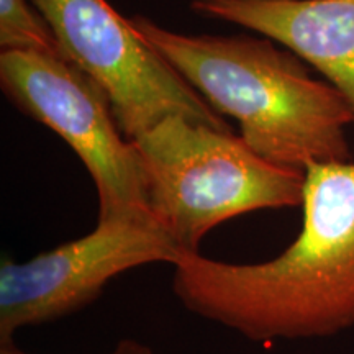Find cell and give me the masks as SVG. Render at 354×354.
<instances>
[{
  "mask_svg": "<svg viewBox=\"0 0 354 354\" xmlns=\"http://www.w3.org/2000/svg\"><path fill=\"white\" fill-rule=\"evenodd\" d=\"M304 172L302 230L292 245L256 264L183 254L172 290L185 308L251 342L354 325V162H310Z\"/></svg>",
  "mask_w": 354,
  "mask_h": 354,
  "instance_id": "6da1fadb",
  "label": "cell"
},
{
  "mask_svg": "<svg viewBox=\"0 0 354 354\" xmlns=\"http://www.w3.org/2000/svg\"><path fill=\"white\" fill-rule=\"evenodd\" d=\"M133 28L212 105L236 120L241 138L274 165L349 161L348 102L304 61L269 38L185 35L146 17Z\"/></svg>",
  "mask_w": 354,
  "mask_h": 354,
  "instance_id": "7a4b0ae2",
  "label": "cell"
},
{
  "mask_svg": "<svg viewBox=\"0 0 354 354\" xmlns=\"http://www.w3.org/2000/svg\"><path fill=\"white\" fill-rule=\"evenodd\" d=\"M146 209L180 253H201L210 230L250 212L300 207L305 172L259 156L232 130L171 115L131 140Z\"/></svg>",
  "mask_w": 354,
  "mask_h": 354,
  "instance_id": "3957f363",
  "label": "cell"
},
{
  "mask_svg": "<svg viewBox=\"0 0 354 354\" xmlns=\"http://www.w3.org/2000/svg\"><path fill=\"white\" fill-rule=\"evenodd\" d=\"M61 56L107 95L118 128L135 140L171 115L230 130L228 123L107 0H32Z\"/></svg>",
  "mask_w": 354,
  "mask_h": 354,
  "instance_id": "277c9868",
  "label": "cell"
},
{
  "mask_svg": "<svg viewBox=\"0 0 354 354\" xmlns=\"http://www.w3.org/2000/svg\"><path fill=\"white\" fill-rule=\"evenodd\" d=\"M0 87L20 112L61 136L94 180L99 220L151 216L135 146L104 91L63 56L0 53Z\"/></svg>",
  "mask_w": 354,
  "mask_h": 354,
  "instance_id": "5b68a950",
  "label": "cell"
},
{
  "mask_svg": "<svg viewBox=\"0 0 354 354\" xmlns=\"http://www.w3.org/2000/svg\"><path fill=\"white\" fill-rule=\"evenodd\" d=\"M179 246L151 216L97 221L91 233L35 258L0 266V343L13 335L77 312L112 279L140 266L179 261Z\"/></svg>",
  "mask_w": 354,
  "mask_h": 354,
  "instance_id": "8992f818",
  "label": "cell"
},
{
  "mask_svg": "<svg viewBox=\"0 0 354 354\" xmlns=\"http://www.w3.org/2000/svg\"><path fill=\"white\" fill-rule=\"evenodd\" d=\"M190 8L287 48L315 68L354 115V0H192Z\"/></svg>",
  "mask_w": 354,
  "mask_h": 354,
  "instance_id": "52a82bcc",
  "label": "cell"
},
{
  "mask_svg": "<svg viewBox=\"0 0 354 354\" xmlns=\"http://www.w3.org/2000/svg\"><path fill=\"white\" fill-rule=\"evenodd\" d=\"M0 50L61 56L55 35L32 0H0Z\"/></svg>",
  "mask_w": 354,
  "mask_h": 354,
  "instance_id": "ba28073f",
  "label": "cell"
},
{
  "mask_svg": "<svg viewBox=\"0 0 354 354\" xmlns=\"http://www.w3.org/2000/svg\"><path fill=\"white\" fill-rule=\"evenodd\" d=\"M0 354H28L13 346V343H6L0 348ZM110 354H153V349L148 344L136 342V339H122Z\"/></svg>",
  "mask_w": 354,
  "mask_h": 354,
  "instance_id": "9c48e42d",
  "label": "cell"
}]
</instances>
